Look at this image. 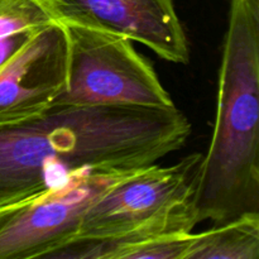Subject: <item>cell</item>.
Listing matches in <instances>:
<instances>
[{
	"label": "cell",
	"mask_w": 259,
	"mask_h": 259,
	"mask_svg": "<svg viewBox=\"0 0 259 259\" xmlns=\"http://www.w3.org/2000/svg\"><path fill=\"white\" fill-rule=\"evenodd\" d=\"M53 22H60L55 0H0V37Z\"/></svg>",
	"instance_id": "cell-9"
},
{
	"label": "cell",
	"mask_w": 259,
	"mask_h": 259,
	"mask_svg": "<svg viewBox=\"0 0 259 259\" xmlns=\"http://www.w3.org/2000/svg\"><path fill=\"white\" fill-rule=\"evenodd\" d=\"M141 169H86L0 206V259H51L75 239L96 200Z\"/></svg>",
	"instance_id": "cell-4"
},
{
	"label": "cell",
	"mask_w": 259,
	"mask_h": 259,
	"mask_svg": "<svg viewBox=\"0 0 259 259\" xmlns=\"http://www.w3.org/2000/svg\"><path fill=\"white\" fill-rule=\"evenodd\" d=\"M191 123L179 108L52 106L0 128V206L86 169H138L181 149Z\"/></svg>",
	"instance_id": "cell-1"
},
{
	"label": "cell",
	"mask_w": 259,
	"mask_h": 259,
	"mask_svg": "<svg viewBox=\"0 0 259 259\" xmlns=\"http://www.w3.org/2000/svg\"><path fill=\"white\" fill-rule=\"evenodd\" d=\"M201 159L202 153H191L169 166L152 164L119 182L85 212L71 243L116 242L194 197Z\"/></svg>",
	"instance_id": "cell-5"
},
{
	"label": "cell",
	"mask_w": 259,
	"mask_h": 259,
	"mask_svg": "<svg viewBox=\"0 0 259 259\" xmlns=\"http://www.w3.org/2000/svg\"><path fill=\"white\" fill-rule=\"evenodd\" d=\"M67 82V39L61 22L33 33L0 67V128L39 116Z\"/></svg>",
	"instance_id": "cell-6"
},
{
	"label": "cell",
	"mask_w": 259,
	"mask_h": 259,
	"mask_svg": "<svg viewBox=\"0 0 259 259\" xmlns=\"http://www.w3.org/2000/svg\"><path fill=\"white\" fill-rule=\"evenodd\" d=\"M58 20L118 33L179 65L190 61V42L175 0H55Z\"/></svg>",
	"instance_id": "cell-7"
},
{
	"label": "cell",
	"mask_w": 259,
	"mask_h": 259,
	"mask_svg": "<svg viewBox=\"0 0 259 259\" xmlns=\"http://www.w3.org/2000/svg\"><path fill=\"white\" fill-rule=\"evenodd\" d=\"M199 223L259 212V0H230L214 131L194 197Z\"/></svg>",
	"instance_id": "cell-2"
},
{
	"label": "cell",
	"mask_w": 259,
	"mask_h": 259,
	"mask_svg": "<svg viewBox=\"0 0 259 259\" xmlns=\"http://www.w3.org/2000/svg\"><path fill=\"white\" fill-rule=\"evenodd\" d=\"M259 212L194 233L185 259H258Z\"/></svg>",
	"instance_id": "cell-8"
},
{
	"label": "cell",
	"mask_w": 259,
	"mask_h": 259,
	"mask_svg": "<svg viewBox=\"0 0 259 259\" xmlns=\"http://www.w3.org/2000/svg\"><path fill=\"white\" fill-rule=\"evenodd\" d=\"M62 24L67 39V82L53 106H176L133 40L99 28Z\"/></svg>",
	"instance_id": "cell-3"
},
{
	"label": "cell",
	"mask_w": 259,
	"mask_h": 259,
	"mask_svg": "<svg viewBox=\"0 0 259 259\" xmlns=\"http://www.w3.org/2000/svg\"><path fill=\"white\" fill-rule=\"evenodd\" d=\"M192 233H177L151 238L120 250L116 259H185Z\"/></svg>",
	"instance_id": "cell-10"
},
{
	"label": "cell",
	"mask_w": 259,
	"mask_h": 259,
	"mask_svg": "<svg viewBox=\"0 0 259 259\" xmlns=\"http://www.w3.org/2000/svg\"><path fill=\"white\" fill-rule=\"evenodd\" d=\"M35 30L38 29L23 30V32L14 33V34L0 37V67L28 42V39L32 37Z\"/></svg>",
	"instance_id": "cell-11"
}]
</instances>
